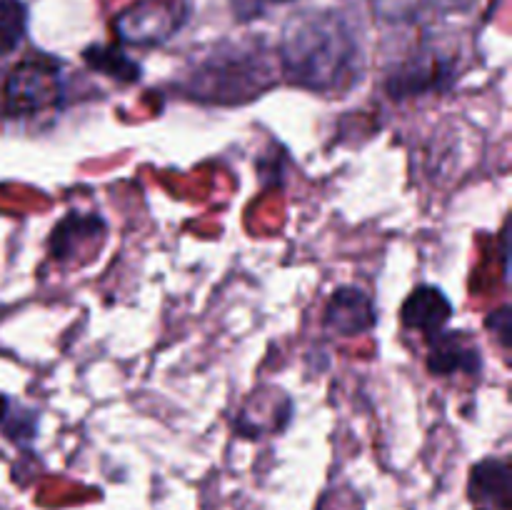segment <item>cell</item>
Masks as SVG:
<instances>
[{"instance_id": "6da1fadb", "label": "cell", "mask_w": 512, "mask_h": 510, "mask_svg": "<svg viewBox=\"0 0 512 510\" xmlns=\"http://www.w3.org/2000/svg\"><path fill=\"white\" fill-rule=\"evenodd\" d=\"M280 63L295 85L330 93L348 88L355 80L360 70V45L340 13H300L285 25Z\"/></svg>"}, {"instance_id": "7a4b0ae2", "label": "cell", "mask_w": 512, "mask_h": 510, "mask_svg": "<svg viewBox=\"0 0 512 510\" xmlns=\"http://www.w3.org/2000/svg\"><path fill=\"white\" fill-rule=\"evenodd\" d=\"M270 75L273 70L263 55L230 48L205 58L190 78L188 90L208 103H240L268 88Z\"/></svg>"}, {"instance_id": "3957f363", "label": "cell", "mask_w": 512, "mask_h": 510, "mask_svg": "<svg viewBox=\"0 0 512 510\" xmlns=\"http://www.w3.org/2000/svg\"><path fill=\"white\" fill-rule=\"evenodd\" d=\"M60 95V73L53 60L30 58L15 65L5 80V110L10 115H33L50 108Z\"/></svg>"}, {"instance_id": "277c9868", "label": "cell", "mask_w": 512, "mask_h": 510, "mask_svg": "<svg viewBox=\"0 0 512 510\" xmlns=\"http://www.w3.org/2000/svg\"><path fill=\"white\" fill-rule=\"evenodd\" d=\"M175 28H178V20H175L173 8L163 0H138L113 20L118 40L138 45V48L165 43L175 33Z\"/></svg>"}, {"instance_id": "5b68a950", "label": "cell", "mask_w": 512, "mask_h": 510, "mask_svg": "<svg viewBox=\"0 0 512 510\" xmlns=\"http://www.w3.org/2000/svg\"><path fill=\"white\" fill-rule=\"evenodd\" d=\"M323 320L325 328L333 330L335 335H343V338L368 333L378 323L370 295L363 293L360 288H353V285H345V288L335 290L328 308H325Z\"/></svg>"}, {"instance_id": "8992f818", "label": "cell", "mask_w": 512, "mask_h": 510, "mask_svg": "<svg viewBox=\"0 0 512 510\" xmlns=\"http://www.w3.org/2000/svg\"><path fill=\"white\" fill-rule=\"evenodd\" d=\"M428 368L435 375H478L483 368V358H480L478 345L468 333L440 330V333L430 335Z\"/></svg>"}, {"instance_id": "52a82bcc", "label": "cell", "mask_w": 512, "mask_h": 510, "mask_svg": "<svg viewBox=\"0 0 512 510\" xmlns=\"http://www.w3.org/2000/svg\"><path fill=\"white\" fill-rule=\"evenodd\" d=\"M510 465L508 460H480L470 470L468 495L478 510H510Z\"/></svg>"}, {"instance_id": "ba28073f", "label": "cell", "mask_w": 512, "mask_h": 510, "mask_svg": "<svg viewBox=\"0 0 512 510\" xmlns=\"http://www.w3.org/2000/svg\"><path fill=\"white\" fill-rule=\"evenodd\" d=\"M453 315V303L448 295L435 285H420L408 295L403 305V323L410 330L430 335L440 333Z\"/></svg>"}, {"instance_id": "9c48e42d", "label": "cell", "mask_w": 512, "mask_h": 510, "mask_svg": "<svg viewBox=\"0 0 512 510\" xmlns=\"http://www.w3.org/2000/svg\"><path fill=\"white\" fill-rule=\"evenodd\" d=\"M445 78H450L448 63L440 60L435 53H420L410 58L405 65H400L395 75H390L388 93L395 95V98H403L408 93L438 88L440 80Z\"/></svg>"}, {"instance_id": "30bf717a", "label": "cell", "mask_w": 512, "mask_h": 510, "mask_svg": "<svg viewBox=\"0 0 512 510\" xmlns=\"http://www.w3.org/2000/svg\"><path fill=\"white\" fill-rule=\"evenodd\" d=\"M83 60L93 70L120 80V83H135L143 75V68L133 58H128L118 45H90L85 48Z\"/></svg>"}, {"instance_id": "8fae6325", "label": "cell", "mask_w": 512, "mask_h": 510, "mask_svg": "<svg viewBox=\"0 0 512 510\" xmlns=\"http://www.w3.org/2000/svg\"><path fill=\"white\" fill-rule=\"evenodd\" d=\"M105 223L95 215H78L70 213L63 223L55 228L53 238H50V250H53L55 258H68L70 250H75V245L90 240L93 235H103Z\"/></svg>"}, {"instance_id": "7c38bea8", "label": "cell", "mask_w": 512, "mask_h": 510, "mask_svg": "<svg viewBox=\"0 0 512 510\" xmlns=\"http://www.w3.org/2000/svg\"><path fill=\"white\" fill-rule=\"evenodd\" d=\"M28 30V8L20 0H0V55L13 53Z\"/></svg>"}, {"instance_id": "4fadbf2b", "label": "cell", "mask_w": 512, "mask_h": 510, "mask_svg": "<svg viewBox=\"0 0 512 510\" xmlns=\"http://www.w3.org/2000/svg\"><path fill=\"white\" fill-rule=\"evenodd\" d=\"M420 0H373L375 10L385 20H405L415 13Z\"/></svg>"}, {"instance_id": "5bb4252c", "label": "cell", "mask_w": 512, "mask_h": 510, "mask_svg": "<svg viewBox=\"0 0 512 510\" xmlns=\"http://www.w3.org/2000/svg\"><path fill=\"white\" fill-rule=\"evenodd\" d=\"M488 328H490V330L498 328L500 343L508 345V343H510V308H500L498 313H490Z\"/></svg>"}, {"instance_id": "9a60e30c", "label": "cell", "mask_w": 512, "mask_h": 510, "mask_svg": "<svg viewBox=\"0 0 512 510\" xmlns=\"http://www.w3.org/2000/svg\"><path fill=\"white\" fill-rule=\"evenodd\" d=\"M255 3H290V0H255Z\"/></svg>"}]
</instances>
